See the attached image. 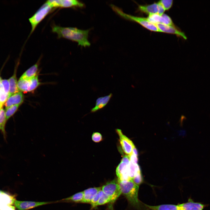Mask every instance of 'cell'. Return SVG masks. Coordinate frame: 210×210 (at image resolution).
Here are the masks:
<instances>
[{"instance_id": "obj_5", "label": "cell", "mask_w": 210, "mask_h": 210, "mask_svg": "<svg viewBox=\"0 0 210 210\" xmlns=\"http://www.w3.org/2000/svg\"><path fill=\"white\" fill-rule=\"evenodd\" d=\"M104 193L108 196L111 202H114L122 194L118 180H114L106 183L102 187Z\"/></svg>"}, {"instance_id": "obj_20", "label": "cell", "mask_w": 210, "mask_h": 210, "mask_svg": "<svg viewBox=\"0 0 210 210\" xmlns=\"http://www.w3.org/2000/svg\"><path fill=\"white\" fill-rule=\"evenodd\" d=\"M146 18L149 21L153 24L159 23L169 25L167 21L162 15L152 14L148 15Z\"/></svg>"}, {"instance_id": "obj_33", "label": "cell", "mask_w": 210, "mask_h": 210, "mask_svg": "<svg viewBox=\"0 0 210 210\" xmlns=\"http://www.w3.org/2000/svg\"><path fill=\"white\" fill-rule=\"evenodd\" d=\"M14 206L8 205L4 207L1 210H16Z\"/></svg>"}, {"instance_id": "obj_12", "label": "cell", "mask_w": 210, "mask_h": 210, "mask_svg": "<svg viewBox=\"0 0 210 210\" xmlns=\"http://www.w3.org/2000/svg\"><path fill=\"white\" fill-rule=\"evenodd\" d=\"M178 205L179 210H202L206 206L201 203L195 202L190 198L187 202Z\"/></svg>"}, {"instance_id": "obj_7", "label": "cell", "mask_w": 210, "mask_h": 210, "mask_svg": "<svg viewBox=\"0 0 210 210\" xmlns=\"http://www.w3.org/2000/svg\"><path fill=\"white\" fill-rule=\"evenodd\" d=\"M53 8H82L84 4L76 0H49L46 1Z\"/></svg>"}, {"instance_id": "obj_2", "label": "cell", "mask_w": 210, "mask_h": 210, "mask_svg": "<svg viewBox=\"0 0 210 210\" xmlns=\"http://www.w3.org/2000/svg\"><path fill=\"white\" fill-rule=\"evenodd\" d=\"M122 194L126 197L129 203L137 210H148L145 204L138 199V192L139 186L133 180L118 182Z\"/></svg>"}, {"instance_id": "obj_28", "label": "cell", "mask_w": 210, "mask_h": 210, "mask_svg": "<svg viewBox=\"0 0 210 210\" xmlns=\"http://www.w3.org/2000/svg\"><path fill=\"white\" fill-rule=\"evenodd\" d=\"M1 83L4 92L8 96L10 90V85L8 80H2Z\"/></svg>"}, {"instance_id": "obj_6", "label": "cell", "mask_w": 210, "mask_h": 210, "mask_svg": "<svg viewBox=\"0 0 210 210\" xmlns=\"http://www.w3.org/2000/svg\"><path fill=\"white\" fill-rule=\"evenodd\" d=\"M38 76L32 78L19 79L17 86L20 91L29 92L35 90L40 85Z\"/></svg>"}, {"instance_id": "obj_37", "label": "cell", "mask_w": 210, "mask_h": 210, "mask_svg": "<svg viewBox=\"0 0 210 210\" xmlns=\"http://www.w3.org/2000/svg\"><path fill=\"white\" fill-rule=\"evenodd\" d=\"M1 80H2L0 76V82H1Z\"/></svg>"}, {"instance_id": "obj_17", "label": "cell", "mask_w": 210, "mask_h": 210, "mask_svg": "<svg viewBox=\"0 0 210 210\" xmlns=\"http://www.w3.org/2000/svg\"><path fill=\"white\" fill-rule=\"evenodd\" d=\"M38 66V63L37 62L27 70L21 76L20 79L31 78L37 76Z\"/></svg>"}, {"instance_id": "obj_23", "label": "cell", "mask_w": 210, "mask_h": 210, "mask_svg": "<svg viewBox=\"0 0 210 210\" xmlns=\"http://www.w3.org/2000/svg\"><path fill=\"white\" fill-rule=\"evenodd\" d=\"M84 197L83 191L76 193L67 198L63 199L64 201H70L75 202L82 203Z\"/></svg>"}, {"instance_id": "obj_16", "label": "cell", "mask_w": 210, "mask_h": 210, "mask_svg": "<svg viewBox=\"0 0 210 210\" xmlns=\"http://www.w3.org/2000/svg\"><path fill=\"white\" fill-rule=\"evenodd\" d=\"M102 189V187L91 188L83 191L84 197L82 203L91 204L94 197L97 193Z\"/></svg>"}, {"instance_id": "obj_13", "label": "cell", "mask_w": 210, "mask_h": 210, "mask_svg": "<svg viewBox=\"0 0 210 210\" xmlns=\"http://www.w3.org/2000/svg\"><path fill=\"white\" fill-rule=\"evenodd\" d=\"M24 99V95L21 91L13 94L8 98L5 103L6 108L14 105H20L23 102Z\"/></svg>"}, {"instance_id": "obj_18", "label": "cell", "mask_w": 210, "mask_h": 210, "mask_svg": "<svg viewBox=\"0 0 210 210\" xmlns=\"http://www.w3.org/2000/svg\"><path fill=\"white\" fill-rule=\"evenodd\" d=\"M145 204L148 210H179L178 205L162 204L156 206H151Z\"/></svg>"}, {"instance_id": "obj_9", "label": "cell", "mask_w": 210, "mask_h": 210, "mask_svg": "<svg viewBox=\"0 0 210 210\" xmlns=\"http://www.w3.org/2000/svg\"><path fill=\"white\" fill-rule=\"evenodd\" d=\"M116 131L119 135L122 149L126 154L130 155L135 146L134 144L131 140L123 134L121 130L117 129Z\"/></svg>"}, {"instance_id": "obj_34", "label": "cell", "mask_w": 210, "mask_h": 210, "mask_svg": "<svg viewBox=\"0 0 210 210\" xmlns=\"http://www.w3.org/2000/svg\"><path fill=\"white\" fill-rule=\"evenodd\" d=\"M132 153L135 155L138 156V153L137 149L135 146H134L132 150Z\"/></svg>"}, {"instance_id": "obj_14", "label": "cell", "mask_w": 210, "mask_h": 210, "mask_svg": "<svg viewBox=\"0 0 210 210\" xmlns=\"http://www.w3.org/2000/svg\"><path fill=\"white\" fill-rule=\"evenodd\" d=\"M15 200L14 195L0 190V210L6 206L14 204Z\"/></svg>"}, {"instance_id": "obj_21", "label": "cell", "mask_w": 210, "mask_h": 210, "mask_svg": "<svg viewBox=\"0 0 210 210\" xmlns=\"http://www.w3.org/2000/svg\"><path fill=\"white\" fill-rule=\"evenodd\" d=\"M10 90L8 98L13 94L20 91L18 89L16 73L9 79Z\"/></svg>"}, {"instance_id": "obj_27", "label": "cell", "mask_w": 210, "mask_h": 210, "mask_svg": "<svg viewBox=\"0 0 210 210\" xmlns=\"http://www.w3.org/2000/svg\"><path fill=\"white\" fill-rule=\"evenodd\" d=\"M104 194V192L101 189L96 194L93 199L91 204L92 208L94 205L97 202Z\"/></svg>"}, {"instance_id": "obj_10", "label": "cell", "mask_w": 210, "mask_h": 210, "mask_svg": "<svg viewBox=\"0 0 210 210\" xmlns=\"http://www.w3.org/2000/svg\"><path fill=\"white\" fill-rule=\"evenodd\" d=\"M50 203V202H36L15 200L14 205V206L18 210H27L40 206L47 204Z\"/></svg>"}, {"instance_id": "obj_4", "label": "cell", "mask_w": 210, "mask_h": 210, "mask_svg": "<svg viewBox=\"0 0 210 210\" xmlns=\"http://www.w3.org/2000/svg\"><path fill=\"white\" fill-rule=\"evenodd\" d=\"M53 8L46 2L29 19L31 26L30 34L34 30L38 24L51 11Z\"/></svg>"}, {"instance_id": "obj_36", "label": "cell", "mask_w": 210, "mask_h": 210, "mask_svg": "<svg viewBox=\"0 0 210 210\" xmlns=\"http://www.w3.org/2000/svg\"><path fill=\"white\" fill-rule=\"evenodd\" d=\"M0 88L3 89L2 85L1 82H0Z\"/></svg>"}, {"instance_id": "obj_24", "label": "cell", "mask_w": 210, "mask_h": 210, "mask_svg": "<svg viewBox=\"0 0 210 210\" xmlns=\"http://www.w3.org/2000/svg\"><path fill=\"white\" fill-rule=\"evenodd\" d=\"M20 106V105H14L6 108L5 113L7 120L15 114Z\"/></svg>"}, {"instance_id": "obj_1", "label": "cell", "mask_w": 210, "mask_h": 210, "mask_svg": "<svg viewBox=\"0 0 210 210\" xmlns=\"http://www.w3.org/2000/svg\"><path fill=\"white\" fill-rule=\"evenodd\" d=\"M52 32L57 34L58 38H64L76 41L78 45L85 47L90 44L88 40L89 30H83L75 27H64L54 25Z\"/></svg>"}, {"instance_id": "obj_22", "label": "cell", "mask_w": 210, "mask_h": 210, "mask_svg": "<svg viewBox=\"0 0 210 210\" xmlns=\"http://www.w3.org/2000/svg\"><path fill=\"white\" fill-rule=\"evenodd\" d=\"M7 121L5 111L2 108L0 110V131L3 134L5 139H6V136L5 126Z\"/></svg>"}, {"instance_id": "obj_30", "label": "cell", "mask_w": 210, "mask_h": 210, "mask_svg": "<svg viewBox=\"0 0 210 210\" xmlns=\"http://www.w3.org/2000/svg\"><path fill=\"white\" fill-rule=\"evenodd\" d=\"M8 96L4 92L3 89L0 88V102L3 104L6 102Z\"/></svg>"}, {"instance_id": "obj_26", "label": "cell", "mask_w": 210, "mask_h": 210, "mask_svg": "<svg viewBox=\"0 0 210 210\" xmlns=\"http://www.w3.org/2000/svg\"><path fill=\"white\" fill-rule=\"evenodd\" d=\"M158 3L166 10H169L171 8L173 4V1L162 0L159 1Z\"/></svg>"}, {"instance_id": "obj_8", "label": "cell", "mask_w": 210, "mask_h": 210, "mask_svg": "<svg viewBox=\"0 0 210 210\" xmlns=\"http://www.w3.org/2000/svg\"><path fill=\"white\" fill-rule=\"evenodd\" d=\"M138 11L148 15L152 14H158L162 15L165 10L158 2L146 5H139Z\"/></svg>"}, {"instance_id": "obj_19", "label": "cell", "mask_w": 210, "mask_h": 210, "mask_svg": "<svg viewBox=\"0 0 210 210\" xmlns=\"http://www.w3.org/2000/svg\"><path fill=\"white\" fill-rule=\"evenodd\" d=\"M130 162V160L128 155H126L124 156L116 168V172L117 177L129 167Z\"/></svg>"}, {"instance_id": "obj_25", "label": "cell", "mask_w": 210, "mask_h": 210, "mask_svg": "<svg viewBox=\"0 0 210 210\" xmlns=\"http://www.w3.org/2000/svg\"><path fill=\"white\" fill-rule=\"evenodd\" d=\"M110 198L104 193L97 202L94 205L92 208L99 205H103L111 202Z\"/></svg>"}, {"instance_id": "obj_3", "label": "cell", "mask_w": 210, "mask_h": 210, "mask_svg": "<svg viewBox=\"0 0 210 210\" xmlns=\"http://www.w3.org/2000/svg\"><path fill=\"white\" fill-rule=\"evenodd\" d=\"M111 6L114 11L122 18L137 22L150 31L160 32L155 25L149 21L146 18L135 16L127 14L124 13L120 8L113 4H111Z\"/></svg>"}, {"instance_id": "obj_29", "label": "cell", "mask_w": 210, "mask_h": 210, "mask_svg": "<svg viewBox=\"0 0 210 210\" xmlns=\"http://www.w3.org/2000/svg\"><path fill=\"white\" fill-rule=\"evenodd\" d=\"M92 139L95 142H99L102 139V135L99 133L95 132L92 135Z\"/></svg>"}, {"instance_id": "obj_31", "label": "cell", "mask_w": 210, "mask_h": 210, "mask_svg": "<svg viewBox=\"0 0 210 210\" xmlns=\"http://www.w3.org/2000/svg\"><path fill=\"white\" fill-rule=\"evenodd\" d=\"M128 155L130 158V161L135 164H137L138 158L137 156L134 155L132 153Z\"/></svg>"}, {"instance_id": "obj_35", "label": "cell", "mask_w": 210, "mask_h": 210, "mask_svg": "<svg viewBox=\"0 0 210 210\" xmlns=\"http://www.w3.org/2000/svg\"><path fill=\"white\" fill-rule=\"evenodd\" d=\"M3 104L0 102V110L2 108Z\"/></svg>"}, {"instance_id": "obj_32", "label": "cell", "mask_w": 210, "mask_h": 210, "mask_svg": "<svg viewBox=\"0 0 210 210\" xmlns=\"http://www.w3.org/2000/svg\"><path fill=\"white\" fill-rule=\"evenodd\" d=\"M162 15L166 20L168 22L170 26L175 27L172 19L169 16L165 14H163Z\"/></svg>"}, {"instance_id": "obj_11", "label": "cell", "mask_w": 210, "mask_h": 210, "mask_svg": "<svg viewBox=\"0 0 210 210\" xmlns=\"http://www.w3.org/2000/svg\"><path fill=\"white\" fill-rule=\"evenodd\" d=\"M161 32L174 34L186 40L187 37L184 32L178 30L176 27L164 24L157 23L154 24Z\"/></svg>"}, {"instance_id": "obj_15", "label": "cell", "mask_w": 210, "mask_h": 210, "mask_svg": "<svg viewBox=\"0 0 210 210\" xmlns=\"http://www.w3.org/2000/svg\"><path fill=\"white\" fill-rule=\"evenodd\" d=\"M112 96L110 93L108 95L98 98L96 100L95 106L92 108L91 112L94 113L104 107L108 103Z\"/></svg>"}]
</instances>
